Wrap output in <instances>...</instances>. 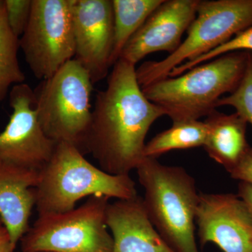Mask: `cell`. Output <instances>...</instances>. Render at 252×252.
I'll return each mask as SVG.
<instances>
[{
    "label": "cell",
    "instance_id": "cell-18",
    "mask_svg": "<svg viewBox=\"0 0 252 252\" xmlns=\"http://www.w3.org/2000/svg\"><path fill=\"white\" fill-rule=\"evenodd\" d=\"M19 38L10 29L4 0L0 2V102L4 101L9 88L24 83L26 76L18 59Z\"/></svg>",
    "mask_w": 252,
    "mask_h": 252
},
{
    "label": "cell",
    "instance_id": "cell-13",
    "mask_svg": "<svg viewBox=\"0 0 252 252\" xmlns=\"http://www.w3.org/2000/svg\"><path fill=\"white\" fill-rule=\"evenodd\" d=\"M106 223L114 240L112 252H174L154 228L139 195L109 203Z\"/></svg>",
    "mask_w": 252,
    "mask_h": 252
},
{
    "label": "cell",
    "instance_id": "cell-7",
    "mask_svg": "<svg viewBox=\"0 0 252 252\" xmlns=\"http://www.w3.org/2000/svg\"><path fill=\"white\" fill-rule=\"evenodd\" d=\"M109 199L91 196L77 208L38 215L21 240L22 252H112L106 223Z\"/></svg>",
    "mask_w": 252,
    "mask_h": 252
},
{
    "label": "cell",
    "instance_id": "cell-6",
    "mask_svg": "<svg viewBox=\"0 0 252 252\" xmlns=\"http://www.w3.org/2000/svg\"><path fill=\"white\" fill-rule=\"evenodd\" d=\"M252 26V0H200L196 17L178 49L136 69L140 88L167 77L174 68L203 56Z\"/></svg>",
    "mask_w": 252,
    "mask_h": 252
},
{
    "label": "cell",
    "instance_id": "cell-16",
    "mask_svg": "<svg viewBox=\"0 0 252 252\" xmlns=\"http://www.w3.org/2000/svg\"><path fill=\"white\" fill-rule=\"evenodd\" d=\"M164 0H112L114 46L112 65L120 59L126 44Z\"/></svg>",
    "mask_w": 252,
    "mask_h": 252
},
{
    "label": "cell",
    "instance_id": "cell-24",
    "mask_svg": "<svg viewBox=\"0 0 252 252\" xmlns=\"http://www.w3.org/2000/svg\"><path fill=\"white\" fill-rule=\"evenodd\" d=\"M238 195L248 205L252 215V185L246 182H240Z\"/></svg>",
    "mask_w": 252,
    "mask_h": 252
},
{
    "label": "cell",
    "instance_id": "cell-5",
    "mask_svg": "<svg viewBox=\"0 0 252 252\" xmlns=\"http://www.w3.org/2000/svg\"><path fill=\"white\" fill-rule=\"evenodd\" d=\"M93 83L85 68L71 60L34 91L38 120L56 143L74 146L84 156L92 119Z\"/></svg>",
    "mask_w": 252,
    "mask_h": 252
},
{
    "label": "cell",
    "instance_id": "cell-22",
    "mask_svg": "<svg viewBox=\"0 0 252 252\" xmlns=\"http://www.w3.org/2000/svg\"><path fill=\"white\" fill-rule=\"evenodd\" d=\"M228 173L231 178L252 185V147H250L241 160Z\"/></svg>",
    "mask_w": 252,
    "mask_h": 252
},
{
    "label": "cell",
    "instance_id": "cell-17",
    "mask_svg": "<svg viewBox=\"0 0 252 252\" xmlns=\"http://www.w3.org/2000/svg\"><path fill=\"white\" fill-rule=\"evenodd\" d=\"M207 126L199 120L172 122L170 128L157 134L144 148V157L157 158L173 150L203 147L207 137Z\"/></svg>",
    "mask_w": 252,
    "mask_h": 252
},
{
    "label": "cell",
    "instance_id": "cell-3",
    "mask_svg": "<svg viewBox=\"0 0 252 252\" xmlns=\"http://www.w3.org/2000/svg\"><path fill=\"white\" fill-rule=\"evenodd\" d=\"M143 203L154 228L174 252H201L195 236L200 193L185 168L145 157L136 169Z\"/></svg>",
    "mask_w": 252,
    "mask_h": 252
},
{
    "label": "cell",
    "instance_id": "cell-1",
    "mask_svg": "<svg viewBox=\"0 0 252 252\" xmlns=\"http://www.w3.org/2000/svg\"><path fill=\"white\" fill-rule=\"evenodd\" d=\"M165 112L144 95L135 66L119 59L113 66L107 86L96 95L86 143L103 171L130 175L144 160L149 129Z\"/></svg>",
    "mask_w": 252,
    "mask_h": 252
},
{
    "label": "cell",
    "instance_id": "cell-9",
    "mask_svg": "<svg viewBox=\"0 0 252 252\" xmlns=\"http://www.w3.org/2000/svg\"><path fill=\"white\" fill-rule=\"evenodd\" d=\"M9 105L13 113L0 133V160L41 171L58 144L46 135L38 120L34 91L25 83L13 86Z\"/></svg>",
    "mask_w": 252,
    "mask_h": 252
},
{
    "label": "cell",
    "instance_id": "cell-27",
    "mask_svg": "<svg viewBox=\"0 0 252 252\" xmlns=\"http://www.w3.org/2000/svg\"><path fill=\"white\" fill-rule=\"evenodd\" d=\"M0 2H1V0H0Z\"/></svg>",
    "mask_w": 252,
    "mask_h": 252
},
{
    "label": "cell",
    "instance_id": "cell-12",
    "mask_svg": "<svg viewBox=\"0 0 252 252\" xmlns=\"http://www.w3.org/2000/svg\"><path fill=\"white\" fill-rule=\"evenodd\" d=\"M200 0H164L123 50L120 59L136 65L158 51L175 52L195 17Z\"/></svg>",
    "mask_w": 252,
    "mask_h": 252
},
{
    "label": "cell",
    "instance_id": "cell-23",
    "mask_svg": "<svg viewBox=\"0 0 252 252\" xmlns=\"http://www.w3.org/2000/svg\"><path fill=\"white\" fill-rule=\"evenodd\" d=\"M16 248L9 231L2 223H0V252H15Z\"/></svg>",
    "mask_w": 252,
    "mask_h": 252
},
{
    "label": "cell",
    "instance_id": "cell-15",
    "mask_svg": "<svg viewBox=\"0 0 252 252\" xmlns=\"http://www.w3.org/2000/svg\"><path fill=\"white\" fill-rule=\"evenodd\" d=\"M205 123L207 132L204 149L228 172L250 148L246 137L248 123L238 113L225 114L217 110L207 117Z\"/></svg>",
    "mask_w": 252,
    "mask_h": 252
},
{
    "label": "cell",
    "instance_id": "cell-20",
    "mask_svg": "<svg viewBox=\"0 0 252 252\" xmlns=\"http://www.w3.org/2000/svg\"><path fill=\"white\" fill-rule=\"evenodd\" d=\"M220 106L233 107L236 113L252 126V54L250 53L243 79L233 93L220 99L218 107Z\"/></svg>",
    "mask_w": 252,
    "mask_h": 252
},
{
    "label": "cell",
    "instance_id": "cell-4",
    "mask_svg": "<svg viewBox=\"0 0 252 252\" xmlns=\"http://www.w3.org/2000/svg\"><path fill=\"white\" fill-rule=\"evenodd\" d=\"M35 190L38 215L69 211L86 197L126 200L138 195L130 175L107 173L66 143L57 144L51 160L39 172Z\"/></svg>",
    "mask_w": 252,
    "mask_h": 252
},
{
    "label": "cell",
    "instance_id": "cell-11",
    "mask_svg": "<svg viewBox=\"0 0 252 252\" xmlns=\"http://www.w3.org/2000/svg\"><path fill=\"white\" fill-rule=\"evenodd\" d=\"M75 56L94 84L112 67L114 14L112 0H72Z\"/></svg>",
    "mask_w": 252,
    "mask_h": 252
},
{
    "label": "cell",
    "instance_id": "cell-2",
    "mask_svg": "<svg viewBox=\"0 0 252 252\" xmlns=\"http://www.w3.org/2000/svg\"><path fill=\"white\" fill-rule=\"evenodd\" d=\"M249 52L222 55L180 76L144 86L145 97L164 111L172 122L199 120L216 110L225 94H231L243 79Z\"/></svg>",
    "mask_w": 252,
    "mask_h": 252
},
{
    "label": "cell",
    "instance_id": "cell-21",
    "mask_svg": "<svg viewBox=\"0 0 252 252\" xmlns=\"http://www.w3.org/2000/svg\"><path fill=\"white\" fill-rule=\"evenodd\" d=\"M10 29L18 38L23 35L31 16L32 0H4Z\"/></svg>",
    "mask_w": 252,
    "mask_h": 252
},
{
    "label": "cell",
    "instance_id": "cell-19",
    "mask_svg": "<svg viewBox=\"0 0 252 252\" xmlns=\"http://www.w3.org/2000/svg\"><path fill=\"white\" fill-rule=\"evenodd\" d=\"M252 51V26L240 32L233 36L229 41L222 44L207 54L193 60L188 61L174 68L168 74L167 77H175L180 76L195 66L203 64L208 61L216 59L222 55L237 51Z\"/></svg>",
    "mask_w": 252,
    "mask_h": 252
},
{
    "label": "cell",
    "instance_id": "cell-14",
    "mask_svg": "<svg viewBox=\"0 0 252 252\" xmlns=\"http://www.w3.org/2000/svg\"><path fill=\"white\" fill-rule=\"evenodd\" d=\"M39 172L0 160V219L16 246L29 229Z\"/></svg>",
    "mask_w": 252,
    "mask_h": 252
},
{
    "label": "cell",
    "instance_id": "cell-10",
    "mask_svg": "<svg viewBox=\"0 0 252 252\" xmlns=\"http://www.w3.org/2000/svg\"><path fill=\"white\" fill-rule=\"evenodd\" d=\"M195 223L201 246L223 252H252V215L238 194L200 193Z\"/></svg>",
    "mask_w": 252,
    "mask_h": 252
},
{
    "label": "cell",
    "instance_id": "cell-26",
    "mask_svg": "<svg viewBox=\"0 0 252 252\" xmlns=\"http://www.w3.org/2000/svg\"></svg>",
    "mask_w": 252,
    "mask_h": 252
},
{
    "label": "cell",
    "instance_id": "cell-25",
    "mask_svg": "<svg viewBox=\"0 0 252 252\" xmlns=\"http://www.w3.org/2000/svg\"><path fill=\"white\" fill-rule=\"evenodd\" d=\"M0 223H2V222H1V219H0Z\"/></svg>",
    "mask_w": 252,
    "mask_h": 252
},
{
    "label": "cell",
    "instance_id": "cell-8",
    "mask_svg": "<svg viewBox=\"0 0 252 252\" xmlns=\"http://www.w3.org/2000/svg\"><path fill=\"white\" fill-rule=\"evenodd\" d=\"M19 46L31 72L41 81L74 59L72 0H32L31 16Z\"/></svg>",
    "mask_w": 252,
    "mask_h": 252
}]
</instances>
